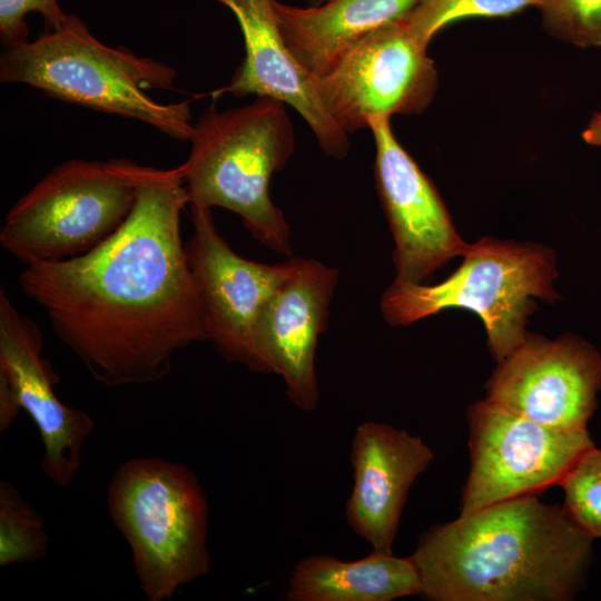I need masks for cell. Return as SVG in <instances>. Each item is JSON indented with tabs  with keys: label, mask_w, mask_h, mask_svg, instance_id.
<instances>
[{
	"label": "cell",
	"mask_w": 601,
	"mask_h": 601,
	"mask_svg": "<svg viewBox=\"0 0 601 601\" xmlns=\"http://www.w3.org/2000/svg\"><path fill=\"white\" fill-rule=\"evenodd\" d=\"M227 7L240 27L245 57L228 86L211 93L219 97L256 95L292 106L314 132L326 156L343 159L349 142L324 109L314 78L296 61L280 33L273 0H216Z\"/></svg>",
	"instance_id": "2e32d148"
},
{
	"label": "cell",
	"mask_w": 601,
	"mask_h": 601,
	"mask_svg": "<svg viewBox=\"0 0 601 601\" xmlns=\"http://www.w3.org/2000/svg\"><path fill=\"white\" fill-rule=\"evenodd\" d=\"M418 0H327L298 8L273 0L283 39L311 76L325 75L371 30L404 19Z\"/></svg>",
	"instance_id": "e0dca14e"
},
{
	"label": "cell",
	"mask_w": 601,
	"mask_h": 601,
	"mask_svg": "<svg viewBox=\"0 0 601 601\" xmlns=\"http://www.w3.org/2000/svg\"><path fill=\"white\" fill-rule=\"evenodd\" d=\"M293 260L292 273L256 318L247 367L279 375L289 401L298 410L312 412L319 401L316 348L327 328L338 272L314 258Z\"/></svg>",
	"instance_id": "4fadbf2b"
},
{
	"label": "cell",
	"mask_w": 601,
	"mask_h": 601,
	"mask_svg": "<svg viewBox=\"0 0 601 601\" xmlns=\"http://www.w3.org/2000/svg\"><path fill=\"white\" fill-rule=\"evenodd\" d=\"M584 141L601 147V112L594 114L582 134Z\"/></svg>",
	"instance_id": "cb8c5ba5"
},
{
	"label": "cell",
	"mask_w": 601,
	"mask_h": 601,
	"mask_svg": "<svg viewBox=\"0 0 601 601\" xmlns=\"http://www.w3.org/2000/svg\"><path fill=\"white\" fill-rule=\"evenodd\" d=\"M564 509L591 538H601V449L585 451L559 484Z\"/></svg>",
	"instance_id": "44dd1931"
},
{
	"label": "cell",
	"mask_w": 601,
	"mask_h": 601,
	"mask_svg": "<svg viewBox=\"0 0 601 601\" xmlns=\"http://www.w3.org/2000/svg\"><path fill=\"white\" fill-rule=\"evenodd\" d=\"M59 376L42 357L37 324L22 315L0 290V431L20 410L36 424L45 446L41 467L57 485L66 486L78 471L82 447L95 428L82 410L63 404L55 394Z\"/></svg>",
	"instance_id": "30bf717a"
},
{
	"label": "cell",
	"mask_w": 601,
	"mask_h": 601,
	"mask_svg": "<svg viewBox=\"0 0 601 601\" xmlns=\"http://www.w3.org/2000/svg\"><path fill=\"white\" fill-rule=\"evenodd\" d=\"M176 70L130 49L99 41L68 13L63 23L0 55V81L22 83L97 111L142 121L169 137L189 141L190 101L162 104L146 91L174 89Z\"/></svg>",
	"instance_id": "3957f363"
},
{
	"label": "cell",
	"mask_w": 601,
	"mask_h": 601,
	"mask_svg": "<svg viewBox=\"0 0 601 601\" xmlns=\"http://www.w3.org/2000/svg\"><path fill=\"white\" fill-rule=\"evenodd\" d=\"M107 504L131 549L147 600H168L208 573V505L187 466L156 457L130 459L115 472Z\"/></svg>",
	"instance_id": "8992f818"
},
{
	"label": "cell",
	"mask_w": 601,
	"mask_h": 601,
	"mask_svg": "<svg viewBox=\"0 0 601 601\" xmlns=\"http://www.w3.org/2000/svg\"><path fill=\"white\" fill-rule=\"evenodd\" d=\"M189 207L194 231L185 249L206 341L226 361L247 366L256 318L292 273L293 257L275 265L246 259L220 236L210 208Z\"/></svg>",
	"instance_id": "7c38bea8"
},
{
	"label": "cell",
	"mask_w": 601,
	"mask_h": 601,
	"mask_svg": "<svg viewBox=\"0 0 601 601\" xmlns=\"http://www.w3.org/2000/svg\"><path fill=\"white\" fill-rule=\"evenodd\" d=\"M135 176V204L109 238L19 276L57 337L107 386L160 381L178 351L206 341L180 235L181 174L136 164Z\"/></svg>",
	"instance_id": "6da1fadb"
},
{
	"label": "cell",
	"mask_w": 601,
	"mask_h": 601,
	"mask_svg": "<svg viewBox=\"0 0 601 601\" xmlns=\"http://www.w3.org/2000/svg\"><path fill=\"white\" fill-rule=\"evenodd\" d=\"M467 421L471 464L461 514L559 485L594 445L588 430L551 428L486 398L469 407Z\"/></svg>",
	"instance_id": "9c48e42d"
},
{
	"label": "cell",
	"mask_w": 601,
	"mask_h": 601,
	"mask_svg": "<svg viewBox=\"0 0 601 601\" xmlns=\"http://www.w3.org/2000/svg\"><path fill=\"white\" fill-rule=\"evenodd\" d=\"M135 165L71 159L55 167L7 213L2 248L26 266L92 250L122 225L135 204Z\"/></svg>",
	"instance_id": "52a82bcc"
},
{
	"label": "cell",
	"mask_w": 601,
	"mask_h": 601,
	"mask_svg": "<svg viewBox=\"0 0 601 601\" xmlns=\"http://www.w3.org/2000/svg\"><path fill=\"white\" fill-rule=\"evenodd\" d=\"M426 49L404 19L385 23L353 43L325 75L313 77L314 88L347 135L368 128L375 118L420 114L437 88Z\"/></svg>",
	"instance_id": "ba28073f"
},
{
	"label": "cell",
	"mask_w": 601,
	"mask_h": 601,
	"mask_svg": "<svg viewBox=\"0 0 601 601\" xmlns=\"http://www.w3.org/2000/svg\"><path fill=\"white\" fill-rule=\"evenodd\" d=\"M421 578L413 558L372 550L345 561L314 554L298 561L288 579V601H392L420 595Z\"/></svg>",
	"instance_id": "ac0fdd59"
},
{
	"label": "cell",
	"mask_w": 601,
	"mask_h": 601,
	"mask_svg": "<svg viewBox=\"0 0 601 601\" xmlns=\"http://www.w3.org/2000/svg\"><path fill=\"white\" fill-rule=\"evenodd\" d=\"M592 540L564 506L525 495L432 528L411 556L432 601H568Z\"/></svg>",
	"instance_id": "7a4b0ae2"
},
{
	"label": "cell",
	"mask_w": 601,
	"mask_h": 601,
	"mask_svg": "<svg viewBox=\"0 0 601 601\" xmlns=\"http://www.w3.org/2000/svg\"><path fill=\"white\" fill-rule=\"evenodd\" d=\"M376 156L374 175L395 247V279L423 283L469 244L457 234L431 179L396 140L390 118L371 121Z\"/></svg>",
	"instance_id": "5bb4252c"
},
{
	"label": "cell",
	"mask_w": 601,
	"mask_h": 601,
	"mask_svg": "<svg viewBox=\"0 0 601 601\" xmlns=\"http://www.w3.org/2000/svg\"><path fill=\"white\" fill-rule=\"evenodd\" d=\"M539 0H418L404 18L408 30L424 45L446 24L469 17H508Z\"/></svg>",
	"instance_id": "ffe728a7"
},
{
	"label": "cell",
	"mask_w": 601,
	"mask_h": 601,
	"mask_svg": "<svg viewBox=\"0 0 601 601\" xmlns=\"http://www.w3.org/2000/svg\"><path fill=\"white\" fill-rule=\"evenodd\" d=\"M191 149L178 166L189 206L223 207L240 216L254 239L292 256L290 229L269 196V181L295 149L286 105L257 97L243 107H208L194 124Z\"/></svg>",
	"instance_id": "277c9868"
},
{
	"label": "cell",
	"mask_w": 601,
	"mask_h": 601,
	"mask_svg": "<svg viewBox=\"0 0 601 601\" xmlns=\"http://www.w3.org/2000/svg\"><path fill=\"white\" fill-rule=\"evenodd\" d=\"M48 552L41 515L8 481L0 482V565L32 562Z\"/></svg>",
	"instance_id": "d6986e66"
},
{
	"label": "cell",
	"mask_w": 601,
	"mask_h": 601,
	"mask_svg": "<svg viewBox=\"0 0 601 601\" xmlns=\"http://www.w3.org/2000/svg\"><path fill=\"white\" fill-rule=\"evenodd\" d=\"M486 400L541 425L588 430L601 390V354L575 335L528 333L486 382Z\"/></svg>",
	"instance_id": "8fae6325"
},
{
	"label": "cell",
	"mask_w": 601,
	"mask_h": 601,
	"mask_svg": "<svg viewBox=\"0 0 601 601\" xmlns=\"http://www.w3.org/2000/svg\"><path fill=\"white\" fill-rule=\"evenodd\" d=\"M31 12L42 17L46 30L59 28L68 16L58 0H0V39L3 49L28 41L26 17Z\"/></svg>",
	"instance_id": "603a6c76"
},
{
	"label": "cell",
	"mask_w": 601,
	"mask_h": 601,
	"mask_svg": "<svg viewBox=\"0 0 601 601\" xmlns=\"http://www.w3.org/2000/svg\"><path fill=\"white\" fill-rule=\"evenodd\" d=\"M433 457L431 447L406 430L375 421L356 426L351 444L353 487L345 519L372 550L393 553L410 489Z\"/></svg>",
	"instance_id": "9a60e30c"
},
{
	"label": "cell",
	"mask_w": 601,
	"mask_h": 601,
	"mask_svg": "<svg viewBox=\"0 0 601 601\" xmlns=\"http://www.w3.org/2000/svg\"><path fill=\"white\" fill-rule=\"evenodd\" d=\"M556 277L551 249L532 243L483 237L469 245L462 265L435 285L394 279L381 297L384 319L407 326L447 308L474 312L482 319L496 362L528 335L536 298L554 303Z\"/></svg>",
	"instance_id": "5b68a950"
},
{
	"label": "cell",
	"mask_w": 601,
	"mask_h": 601,
	"mask_svg": "<svg viewBox=\"0 0 601 601\" xmlns=\"http://www.w3.org/2000/svg\"><path fill=\"white\" fill-rule=\"evenodd\" d=\"M544 29L574 46L601 47V0H539Z\"/></svg>",
	"instance_id": "7402d4cb"
},
{
	"label": "cell",
	"mask_w": 601,
	"mask_h": 601,
	"mask_svg": "<svg viewBox=\"0 0 601 601\" xmlns=\"http://www.w3.org/2000/svg\"><path fill=\"white\" fill-rule=\"evenodd\" d=\"M323 1H327V0H318V2H323Z\"/></svg>",
	"instance_id": "d4e9b609"
}]
</instances>
